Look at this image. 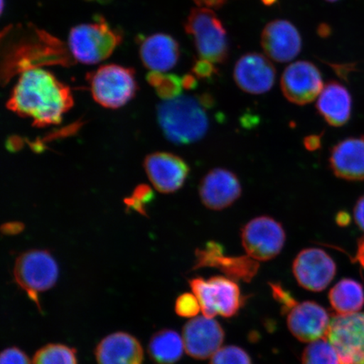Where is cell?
Returning a JSON list of instances; mask_svg holds the SVG:
<instances>
[{"mask_svg":"<svg viewBox=\"0 0 364 364\" xmlns=\"http://www.w3.org/2000/svg\"><path fill=\"white\" fill-rule=\"evenodd\" d=\"M262 2L265 4V6H272L273 4H275L277 0H262Z\"/></svg>","mask_w":364,"mask_h":364,"instance_id":"obj_38","label":"cell"},{"mask_svg":"<svg viewBox=\"0 0 364 364\" xmlns=\"http://www.w3.org/2000/svg\"><path fill=\"white\" fill-rule=\"evenodd\" d=\"M329 299L339 315L356 313L364 306V290L358 282L345 279L331 289Z\"/></svg>","mask_w":364,"mask_h":364,"instance_id":"obj_24","label":"cell"},{"mask_svg":"<svg viewBox=\"0 0 364 364\" xmlns=\"http://www.w3.org/2000/svg\"><path fill=\"white\" fill-rule=\"evenodd\" d=\"M330 323L328 313L316 303H296L289 309V328L296 338L304 343L325 338Z\"/></svg>","mask_w":364,"mask_h":364,"instance_id":"obj_18","label":"cell"},{"mask_svg":"<svg viewBox=\"0 0 364 364\" xmlns=\"http://www.w3.org/2000/svg\"><path fill=\"white\" fill-rule=\"evenodd\" d=\"M356 258L359 264L364 268V236L358 240Z\"/></svg>","mask_w":364,"mask_h":364,"instance_id":"obj_36","label":"cell"},{"mask_svg":"<svg viewBox=\"0 0 364 364\" xmlns=\"http://www.w3.org/2000/svg\"><path fill=\"white\" fill-rule=\"evenodd\" d=\"M350 221H351V217H350L348 213L345 211L339 212L336 217V224L341 227L348 226L350 224Z\"/></svg>","mask_w":364,"mask_h":364,"instance_id":"obj_35","label":"cell"},{"mask_svg":"<svg viewBox=\"0 0 364 364\" xmlns=\"http://www.w3.org/2000/svg\"><path fill=\"white\" fill-rule=\"evenodd\" d=\"M326 1H328V2H336V1H338V0H326Z\"/></svg>","mask_w":364,"mask_h":364,"instance_id":"obj_39","label":"cell"},{"mask_svg":"<svg viewBox=\"0 0 364 364\" xmlns=\"http://www.w3.org/2000/svg\"><path fill=\"white\" fill-rule=\"evenodd\" d=\"M210 364H252L249 355L238 347L229 346L213 355Z\"/></svg>","mask_w":364,"mask_h":364,"instance_id":"obj_28","label":"cell"},{"mask_svg":"<svg viewBox=\"0 0 364 364\" xmlns=\"http://www.w3.org/2000/svg\"><path fill=\"white\" fill-rule=\"evenodd\" d=\"M152 82L157 88L159 95L164 99H172L181 95L183 90V80L176 75H166L165 74H154L151 73Z\"/></svg>","mask_w":364,"mask_h":364,"instance_id":"obj_27","label":"cell"},{"mask_svg":"<svg viewBox=\"0 0 364 364\" xmlns=\"http://www.w3.org/2000/svg\"><path fill=\"white\" fill-rule=\"evenodd\" d=\"M242 193L240 181L233 172L216 168L203 177L199 195L205 207L211 210H223L231 206Z\"/></svg>","mask_w":364,"mask_h":364,"instance_id":"obj_15","label":"cell"},{"mask_svg":"<svg viewBox=\"0 0 364 364\" xmlns=\"http://www.w3.org/2000/svg\"><path fill=\"white\" fill-rule=\"evenodd\" d=\"M190 285L205 317L213 318L217 315L231 317L239 311V286L227 277H213L208 280L194 279L190 282Z\"/></svg>","mask_w":364,"mask_h":364,"instance_id":"obj_7","label":"cell"},{"mask_svg":"<svg viewBox=\"0 0 364 364\" xmlns=\"http://www.w3.org/2000/svg\"><path fill=\"white\" fill-rule=\"evenodd\" d=\"M175 309L177 315L181 317H195L201 306L195 294H184L176 299Z\"/></svg>","mask_w":364,"mask_h":364,"instance_id":"obj_29","label":"cell"},{"mask_svg":"<svg viewBox=\"0 0 364 364\" xmlns=\"http://www.w3.org/2000/svg\"><path fill=\"white\" fill-rule=\"evenodd\" d=\"M325 338L338 353L341 364H364V313L335 316Z\"/></svg>","mask_w":364,"mask_h":364,"instance_id":"obj_9","label":"cell"},{"mask_svg":"<svg viewBox=\"0 0 364 364\" xmlns=\"http://www.w3.org/2000/svg\"><path fill=\"white\" fill-rule=\"evenodd\" d=\"M91 94L95 102L106 108L124 107L136 90L134 72L117 65L100 67L89 77Z\"/></svg>","mask_w":364,"mask_h":364,"instance_id":"obj_5","label":"cell"},{"mask_svg":"<svg viewBox=\"0 0 364 364\" xmlns=\"http://www.w3.org/2000/svg\"><path fill=\"white\" fill-rule=\"evenodd\" d=\"M98 364H142V346L134 336L116 332L105 338L97 348Z\"/></svg>","mask_w":364,"mask_h":364,"instance_id":"obj_21","label":"cell"},{"mask_svg":"<svg viewBox=\"0 0 364 364\" xmlns=\"http://www.w3.org/2000/svg\"><path fill=\"white\" fill-rule=\"evenodd\" d=\"M295 279L303 288L320 292L333 280L336 263L325 250L318 248L303 250L293 264Z\"/></svg>","mask_w":364,"mask_h":364,"instance_id":"obj_11","label":"cell"},{"mask_svg":"<svg viewBox=\"0 0 364 364\" xmlns=\"http://www.w3.org/2000/svg\"><path fill=\"white\" fill-rule=\"evenodd\" d=\"M234 79L245 93L262 95L274 85L276 70L268 57L250 53L241 57L234 68Z\"/></svg>","mask_w":364,"mask_h":364,"instance_id":"obj_12","label":"cell"},{"mask_svg":"<svg viewBox=\"0 0 364 364\" xmlns=\"http://www.w3.org/2000/svg\"><path fill=\"white\" fill-rule=\"evenodd\" d=\"M323 87L321 72L311 62L291 63L282 75L281 89L285 98L299 106L315 101Z\"/></svg>","mask_w":364,"mask_h":364,"instance_id":"obj_10","label":"cell"},{"mask_svg":"<svg viewBox=\"0 0 364 364\" xmlns=\"http://www.w3.org/2000/svg\"><path fill=\"white\" fill-rule=\"evenodd\" d=\"M186 33L193 36L199 58L224 63L229 56V43L224 25L211 9H193L186 21Z\"/></svg>","mask_w":364,"mask_h":364,"instance_id":"obj_4","label":"cell"},{"mask_svg":"<svg viewBox=\"0 0 364 364\" xmlns=\"http://www.w3.org/2000/svg\"><path fill=\"white\" fill-rule=\"evenodd\" d=\"M0 364H31L30 359L21 350L11 348L4 350L0 358Z\"/></svg>","mask_w":364,"mask_h":364,"instance_id":"obj_30","label":"cell"},{"mask_svg":"<svg viewBox=\"0 0 364 364\" xmlns=\"http://www.w3.org/2000/svg\"><path fill=\"white\" fill-rule=\"evenodd\" d=\"M199 7L205 8H220L228 0H194Z\"/></svg>","mask_w":364,"mask_h":364,"instance_id":"obj_34","label":"cell"},{"mask_svg":"<svg viewBox=\"0 0 364 364\" xmlns=\"http://www.w3.org/2000/svg\"><path fill=\"white\" fill-rule=\"evenodd\" d=\"M144 167L154 188L164 193L179 190L189 174L188 164L170 153L150 154L145 159Z\"/></svg>","mask_w":364,"mask_h":364,"instance_id":"obj_16","label":"cell"},{"mask_svg":"<svg viewBox=\"0 0 364 364\" xmlns=\"http://www.w3.org/2000/svg\"><path fill=\"white\" fill-rule=\"evenodd\" d=\"M184 343L177 332L163 330L149 341V353L156 364H174L183 353Z\"/></svg>","mask_w":364,"mask_h":364,"instance_id":"obj_23","label":"cell"},{"mask_svg":"<svg viewBox=\"0 0 364 364\" xmlns=\"http://www.w3.org/2000/svg\"><path fill=\"white\" fill-rule=\"evenodd\" d=\"M182 80H183L184 88L191 90L197 87L198 82L196 80V76L186 75Z\"/></svg>","mask_w":364,"mask_h":364,"instance_id":"obj_37","label":"cell"},{"mask_svg":"<svg viewBox=\"0 0 364 364\" xmlns=\"http://www.w3.org/2000/svg\"><path fill=\"white\" fill-rule=\"evenodd\" d=\"M144 65L154 74H165L176 65L180 48L170 35L157 33L148 36L140 45Z\"/></svg>","mask_w":364,"mask_h":364,"instance_id":"obj_20","label":"cell"},{"mask_svg":"<svg viewBox=\"0 0 364 364\" xmlns=\"http://www.w3.org/2000/svg\"><path fill=\"white\" fill-rule=\"evenodd\" d=\"M330 166L336 176L346 181H364V136L341 141L332 148Z\"/></svg>","mask_w":364,"mask_h":364,"instance_id":"obj_19","label":"cell"},{"mask_svg":"<svg viewBox=\"0 0 364 364\" xmlns=\"http://www.w3.org/2000/svg\"><path fill=\"white\" fill-rule=\"evenodd\" d=\"M247 256L256 261H269L283 250L286 233L283 225L271 217L253 218L241 230Z\"/></svg>","mask_w":364,"mask_h":364,"instance_id":"obj_8","label":"cell"},{"mask_svg":"<svg viewBox=\"0 0 364 364\" xmlns=\"http://www.w3.org/2000/svg\"><path fill=\"white\" fill-rule=\"evenodd\" d=\"M215 63L199 58L193 68L194 75L199 79H210L217 74Z\"/></svg>","mask_w":364,"mask_h":364,"instance_id":"obj_31","label":"cell"},{"mask_svg":"<svg viewBox=\"0 0 364 364\" xmlns=\"http://www.w3.org/2000/svg\"><path fill=\"white\" fill-rule=\"evenodd\" d=\"M303 364H341L338 353L326 338L312 341L304 349Z\"/></svg>","mask_w":364,"mask_h":364,"instance_id":"obj_25","label":"cell"},{"mask_svg":"<svg viewBox=\"0 0 364 364\" xmlns=\"http://www.w3.org/2000/svg\"><path fill=\"white\" fill-rule=\"evenodd\" d=\"M321 135L313 134L304 139V147L309 151H316L321 147Z\"/></svg>","mask_w":364,"mask_h":364,"instance_id":"obj_33","label":"cell"},{"mask_svg":"<svg viewBox=\"0 0 364 364\" xmlns=\"http://www.w3.org/2000/svg\"><path fill=\"white\" fill-rule=\"evenodd\" d=\"M207 107L201 97L180 95L164 100L157 108V117L164 134L176 144H189L207 134L209 120Z\"/></svg>","mask_w":364,"mask_h":364,"instance_id":"obj_2","label":"cell"},{"mask_svg":"<svg viewBox=\"0 0 364 364\" xmlns=\"http://www.w3.org/2000/svg\"><path fill=\"white\" fill-rule=\"evenodd\" d=\"M182 339L186 352L191 357L207 359L220 349L225 332L212 318L199 316L186 323Z\"/></svg>","mask_w":364,"mask_h":364,"instance_id":"obj_13","label":"cell"},{"mask_svg":"<svg viewBox=\"0 0 364 364\" xmlns=\"http://www.w3.org/2000/svg\"><path fill=\"white\" fill-rule=\"evenodd\" d=\"M261 43L267 56L277 63L294 60L302 48V38L298 29L286 20L268 23L262 31Z\"/></svg>","mask_w":364,"mask_h":364,"instance_id":"obj_14","label":"cell"},{"mask_svg":"<svg viewBox=\"0 0 364 364\" xmlns=\"http://www.w3.org/2000/svg\"><path fill=\"white\" fill-rule=\"evenodd\" d=\"M14 276L17 284L39 306L38 294L56 284L58 267L52 255L46 250H30L17 258Z\"/></svg>","mask_w":364,"mask_h":364,"instance_id":"obj_6","label":"cell"},{"mask_svg":"<svg viewBox=\"0 0 364 364\" xmlns=\"http://www.w3.org/2000/svg\"><path fill=\"white\" fill-rule=\"evenodd\" d=\"M216 267L234 279L249 282L257 274L259 263L249 256L229 257L223 245L209 241L205 247L196 250L194 268Z\"/></svg>","mask_w":364,"mask_h":364,"instance_id":"obj_17","label":"cell"},{"mask_svg":"<svg viewBox=\"0 0 364 364\" xmlns=\"http://www.w3.org/2000/svg\"><path fill=\"white\" fill-rule=\"evenodd\" d=\"M353 215L355 222H356L359 229L364 232V195L358 200L356 205H355Z\"/></svg>","mask_w":364,"mask_h":364,"instance_id":"obj_32","label":"cell"},{"mask_svg":"<svg viewBox=\"0 0 364 364\" xmlns=\"http://www.w3.org/2000/svg\"><path fill=\"white\" fill-rule=\"evenodd\" d=\"M33 364H78L74 349L61 344H49L35 354Z\"/></svg>","mask_w":364,"mask_h":364,"instance_id":"obj_26","label":"cell"},{"mask_svg":"<svg viewBox=\"0 0 364 364\" xmlns=\"http://www.w3.org/2000/svg\"><path fill=\"white\" fill-rule=\"evenodd\" d=\"M318 114L330 126L339 127L348 124L352 115L351 94L338 82L327 83L317 99Z\"/></svg>","mask_w":364,"mask_h":364,"instance_id":"obj_22","label":"cell"},{"mask_svg":"<svg viewBox=\"0 0 364 364\" xmlns=\"http://www.w3.org/2000/svg\"><path fill=\"white\" fill-rule=\"evenodd\" d=\"M74 105L67 85L44 68H31L21 73L7 107L18 115L31 118L36 127L60 124Z\"/></svg>","mask_w":364,"mask_h":364,"instance_id":"obj_1","label":"cell"},{"mask_svg":"<svg viewBox=\"0 0 364 364\" xmlns=\"http://www.w3.org/2000/svg\"><path fill=\"white\" fill-rule=\"evenodd\" d=\"M121 42V35L100 17L75 26L68 35V47L75 61L92 65L106 60Z\"/></svg>","mask_w":364,"mask_h":364,"instance_id":"obj_3","label":"cell"}]
</instances>
